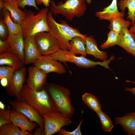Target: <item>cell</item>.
Instances as JSON below:
<instances>
[{"instance_id": "6da1fadb", "label": "cell", "mask_w": 135, "mask_h": 135, "mask_svg": "<svg viewBox=\"0 0 135 135\" xmlns=\"http://www.w3.org/2000/svg\"><path fill=\"white\" fill-rule=\"evenodd\" d=\"M18 101L29 105L42 116L57 112L55 105L45 86L40 91L32 90L26 84L24 85Z\"/></svg>"}, {"instance_id": "7a4b0ae2", "label": "cell", "mask_w": 135, "mask_h": 135, "mask_svg": "<svg viewBox=\"0 0 135 135\" xmlns=\"http://www.w3.org/2000/svg\"><path fill=\"white\" fill-rule=\"evenodd\" d=\"M52 14L50 10L47 16L49 32L58 41L60 49L70 50V41L75 37L80 36L85 40L86 35L81 33L78 29L70 26L65 21L61 20V23H58L54 19Z\"/></svg>"}, {"instance_id": "3957f363", "label": "cell", "mask_w": 135, "mask_h": 135, "mask_svg": "<svg viewBox=\"0 0 135 135\" xmlns=\"http://www.w3.org/2000/svg\"><path fill=\"white\" fill-rule=\"evenodd\" d=\"M24 11L25 16L21 24L24 39L41 32H49L47 19L48 7L42 8L36 14L31 10L25 9Z\"/></svg>"}, {"instance_id": "277c9868", "label": "cell", "mask_w": 135, "mask_h": 135, "mask_svg": "<svg viewBox=\"0 0 135 135\" xmlns=\"http://www.w3.org/2000/svg\"><path fill=\"white\" fill-rule=\"evenodd\" d=\"M45 87L53 101L58 112L70 118L75 110L72 106L69 89L54 83H46Z\"/></svg>"}, {"instance_id": "5b68a950", "label": "cell", "mask_w": 135, "mask_h": 135, "mask_svg": "<svg viewBox=\"0 0 135 135\" xmlns=\"http://www.w3.org/2000/svg\"><path fill=\"white\" fill-rule=\"evenodd\" d=\"M86 0H67L64 2H59L56 4L54 0L50 2V11L54 14H61L72 21L75 17H80L86 10Z\"/></svg>"}, {"instance_id": "8992f818", "label": "cell", "mask_w": 135, "mask_h": 135, "mask_svg": "<svg viewBox=\"0 0 135 135\" xmlns=\"http://www.w3.org/2000/svg\"><path fill=\"white\" fill-rule=\"evenodd\" d=\"M46 56L52 59L64 62L65 64L66 62H69L74 63L79 67L86 68L100 65L106 68L110 69L108 64L111 60H114L113 58L111 56L110 58L105 61L95 62L82 56H76L70 50L60 49L52 54Z\"/></svg>"}, {"instance_id": "52a82bcc", "label": "cell", "mask_w": 135, "mask_h": 135, "mask_svg": "<svg viewBox=\"0 0 135 135\" xmlns=\"http://www.w3.org/2000/svg\"><path fill=\"white\" fill-rule=\"evenodd\" d=\"M34 38L36 46L42 56L52 54L60 49L58 41L49 32L39 33Z\"/></svg>"}, {"instance_id": "ba28073f", "label": "cell", "mask_w": 135, "mask_h": 135, "mask_svg": "<svg viewBox=\"0 0 135 135\" xmlns=\"http://www.w3.org/2000/svg\"><path fill=\"white\" fill-rule=\"evenodd\" d=\"M42 117L45 135L53 134L58 132L63 126L70 124L72 123L70 118L59 112L44 115Z\"/></svg>"}, {"instance_id": "9c48e42d", "label": "cell", "mask_w": 135, "mask_h": 135, "mask_svg": "<svg viewBox=\"0 0 135 135\" xmlns=\"http://www.w3.org/2000/svg\"><path fill=\"white\" fill-rule=\"evenodd\" d=\"M9 104L13 110L20 112L27 116L29 120L37 123L39 126L44 130V124L42 116L36 111L26 102L16 100H8Z\"/></svg>"}, {"instance_id": "30bf717a", "label": "cell", "mask_w": 135, "mask_h": 135, "mask_svg": "<svg viewBox=\"0 0 135 135\" xmlns=\"http://www.w3.org/2000/svg\"><path fill=\"white\" fill-rule=\"evenodd\" d=\"M26 68L24 66H23L19 70H16L12 78L6 87L7 94L15 97L16 100L18 99L20 97L26 80Z\"/></svg>"}, {"instance_id": "8fae6325", "label": "cell", "mask_w": 135, "mask_h": 135, "mask_svg": "<svg viewBox=\"0 0 135 135\" xmlns=\"http://www.w3.org/2000/svg\"><path fill=\"white\" fill-rule=\"evenodd\" d=\"M26 85L30 88L37 91L41 90L47 83V74L35 66H29Z\"/></svg>"}, {"instance_id": "7c38bea8", "label": "cell", "mask_w": 135, "mask_h": 135, "mask_svg": "<svg viewBox=\"0 0 135 135\" xmlns=\"http://www.w3.org/2000/svg\"><path fill=\"white\" fill-rule=\"evenodd\" d=\"M34 66L47 74L52 72L61 74L66 72L64 66L61 62L50 58L46 56H42L33 64Z\"/></svg>"}, {"instance_id": "4fadbf2b", "label": "cell", "mask_w": 135, "mask_h": 135, "mask_svg": "<svg viewBox=\"0 0 135 135\" xmlns=\"http://www.w3.org/2000/svg\"><path fill=\"white\" fill-rule=\"evenodd\" d=\"M6 42L8 51L15 54L24 64V39L22 32L17 34L8 35Z\"/></svg>"}, {"instance_id": "5bb4252c", "label": "cell", "mask_w": 135, "mask_h": 135, "mask_svg": "<svg viewBox=\"0 0 135 135\" xmlns=\"http://www.w3.org/2000/svg\"><path fill=\"white\" fill-rule=\"evenodd\" d=\"M24 64H34L42 55L35 43L34 36H28L24 39Z\"/></svg>"}, {"instance_id": "9a60e30c", "label": "cell", "mask_w": 135, "mask_h": 135, "mask_svg": "<svg viewBox=\"0 0 135 135\" xmlns=\"http://www.w3.org/2000/svg\"><path fill=\"white\" fill-rule=\"evenodd\" d=\"M10 120L12 123L22 131L32 132L36 127H39L37 124L30 121L29 118L22 113L11 109Z\"/></svg>"}, {"instance_id": "2e32d148", "label": "cell", "mask_w": 135, "mask_h": 135, "mask_svg": "<svg viewBox=\"0 0 135 135\" xmlns=\"http://www.w3.org/2000/svg\"><path fill=\"white\" fill-rule=\"evenodd\" d=\"M128 28L123 29L120 33L117 45L135 57V36L129 31Z\"/></svg>"}, {"instance_id": "e0dca14e", "label": "cell", "mask_w": 135, "mask_h": 135, "mask_svg": "<svg viewBox=\"0 0 135 135\" xmlns=\"http://www.w3.org/2000/svg\"><path fill=\"white\" fill-rule=\"evenodd\" d=\"M85 40L87 54L92 55L96 59H100L103 61L107 60V53L105 51L99 50L96 42L93 35L86 36Z\"/></svg>"}, {"instance_id": "ac0fdd59", "label": "cell", "mask_w": 135, "mask_h": 135, "mask_svg": "<svg viewBox=\"0 0 135 135\" xmlns=\"http://www.w3.org/2000/svg\"><path fill=\"white\" fill-rule=\"evenodd\" d=\"M117 0H112L111 4L104 8L102 11L95 13L96 16L100 20H105L109 21L112 18L119 16H124V14L118 10Z\"/></svg>"}, {"instance_id": "d6986e66", "label": "cell", "mask_w": 135, "mask_h": 135, "mask_svg": "<svg viewBox=\"0 0 135 135\" xmlns=\"http://www.w3.org/2000/svg\"><path fill=\"white\" fill-rule=\"evenodd\" d=\"M116 125H120L128 135H135V115L129 112L124 116L115 118Z\"/></svg>"}, {"instance_id": "ffe728a7", "label": "cell", "mask_w": 135, "mask_h": 135, "mask_svg": "<svg viewBox=\"0 0 135 135\" xmlns=\"http://www.w3.org/2000/svg\"><path fill=\"white\" fill-rule=\"evenodd\" d=\"M24 64L20 59L14 54L7 51L0 54V65H7L19 70Z\"/></svg>"}, {"instance_id": "44dd1931", "label": "cell", "mask_w": 135, "mask_h": 135, "mask_svg": "<svg viewBox=\"0 0 135 135\" xmlns=\"http://www.w3.org/2000/svg\"><path fill=\"white\" fill-rule=\"evenodd\" d=\"M4 2V8L8 10L12 20L15 23L21 25L24 18L25 14L19 8L16 1H5Z\"/></svg>"}, {"instance_id": "7402d4cb", "label": "cell", "mask_w": 135, "mask_h": 135, "mask_svg": "<svg viewBox=\"0 0 135 135\" xmlns=\"http://www.w3.org/2000/svg\"><path fill=\"white\" fill-rule=\"evenodd\" d=\"M70 51L74 54L86 56V42L84 38L80 36L74 37L70 41Z\"/></svg>"}, {"instance_id": "603a6c76", "label": "cell", "mask_w": 135, "mask_h": 135, "mask_svg": "<svg viewBox=\"0 0 135 135\" xmlns=\"http://www.w3.org/2000/svg\"><path fill=\"white\" fill-rule=\"evenodd\" d=\"M2 15L8 30V35L17 34L22 32L21 25L14 22L12 20L10 12L4 8L2 10Z\"/></svg>"}, {"instance_id": "cb8c5ba5", "label": "cell", "mask_w": 135, "mask_h": 135, "mask_svg": "<svg viewBox=\"0 0 135 135\" xmlns=\"http://www.w3.org/2000/svg\"><path fill=\"white\" fill-rule=\"evenodd\" d=\"M124 16H119L111 19L108 28L120 34L123 29L128 28L131 25L132 22L129 20H125Z\"/></svg>"}, {"instance_id": "d4e9b609", "label": "cell", "mask_w": 135, "mask_h": 135, "mask_svg": "<svg viewBox=\"0 0 135 135\" xmlns=\"http://www.w3.org/2000/svg\"><path fill=\"white\" fill-rule=\"evenodd\" d=\"M118 5L120 12L124 14L126 8H127L126 19L130 20L132 24L134 23L135 21V0H120Z\"/></svg>"}, {"instance_id": "484cf974", "label": "cell", "mask_w": 135, "mask_h": 135, "mask_svg": "<svg viewBox=\"0 0 135 135\" xmlns=\"http://www.w3.org/2000/svg\"><path fill=\"white\" fill-rule=\"evenodd\" d=\"M0 135H33V133L23 131L12 123L0 126Z\"/></svg>"}, {"instance_id": "4316f807", "label": "cell", "mask_w": 135, "mask_h": 135, "mask_svg": "<svg viewBox=\"0 0 135 135\" xmlns=\"http://www.w3.org/2000/svg\"><path fill=\"white\" fill-rule=\"evenodd\" d=\"M82 99L89 108L95 112L101 109L102 105L95 96L86 92L82 95Z\"/></svg>"}, {"instance_id": "83f0119b", "label": "cell", "mask_w": 135, "mask_h": 135, "mask_svg": "<svg viewBox=\"0 0 135 135\" xmlns=\"http://www.w3.org/2000/svg\"><path fill=\"white\" fill-rule=\"evenodd\" d=\"M96 112L99 117L103 130L106 132L111 131L114 126L110 118L101 109Z\"/></svg>"}, {"instance_id": "f1b7e54d", "label": "cell", "mask_w": 135, "mask_h": 135, "mask_svg": "<svg viewBox=\"0 0 135 135\" xmlns=\"http://www.w3.org/2000/svg\"><path fill=\"white\" fill-rule=\"evenodd\" d=\"M107 39L100 46L101 48L104 49L108 48L115 45L118 42L120 34L113 30H110L107 34Z\"/></svg>"}, {"instance_id": "f546056e", "label": "cell", "mask_w": 135, "mask_h": 135, "mask_svg": "<svg viewBox=\"0 0 135 135\" xmlns=\"http://www.w3.org/2000/svg\"><path fill=\"white\" fill-rule=\"evenodd\" d=\"M10 105H8L6 109H0V126L6 124L12 123L10 120L11 109Z\"/></svg>"}, {"instance_id": "4dcf8cb0", "label": "cell", "mask_w": 135, "mask_h": 135, "mask_svg": "<svg viewBox=\"0 0 135 135\" xmlns=\"http://www.w3.org/2000/svg\"><path fill=\"white\" fill-rule=\"evenodd\" d=\"M15 70L14 68L10 66H0V79L6 78L9 82L12 78Z\"/></svg>"}, {"instance_id": "1f68e13d", "label": "cell", "mask_w": 135, "mask_h": 135, "mask_svg": "<svg viewBox=\"0 0 135 135\" xmlns=\"http://www.w3.org/2000/svg\"><path fill=\"white\" fill-rule=\"evenodd\" d=\"M83 120L82 119L79 123L78 127L74 131L70 132L68 131L64 128H61L58 132L59 135H81L82 134L80 128L82 123Z\"/></svg>"}, {"instance_id": "d6a6232c", "label": "cell", "mask_w": 135, "mask_h": 135, "mask_svg": "<svg viewBox=\"0 0 135 135\" xmlns=\"http://www.w3.org/2000/svg\"><path fill=\"white\" fill-rule=\"evenodd\" d=\"M16 1L19 8L24 10L25 6H32L37 10H40L36 5V0H16Z\"/></svg>"}, {"instance_id": "836d02e7", "label": "cell", "mask_w": 135, "mask_h": 135, "mask_svg": "<svg viewBox=\"0 0 135 135\" xmlns=\"http://www.w3.org/2000/svg\"><path fill=\"white\" fill-rule=\"evenodd\" d=\"M9 32L8 27L3 20L0 22V37L3 40L6 41L8 36Z\"/></svg>"}, {"instance_id": "e575fe53", "label": "cell", "mask_w": 135, "mask_h": 135, "mask_svg": "<svg viewBox=\"0 0 135 135\" xmlns=\"http://www.w3.org/2000/svg\"><path fill=\"white\" fill-rule=\"evenodd\" d=\"M8 46L6 41L0 39V54L8 51Z\"/></svg>"}, {"instance_id": "d590c367", "label": "cell", "mask_w": 135, "mask_h": 135, "mask_svg": "<svg viewBox=\"0 0 135 135\" xmlns=\"http://www.w3.org/2000/svg\"><path fill=\"white\" fill-rule=\"evenodd\" d=\"M36 2L38 4H43L45 7H48L50 5V0H36Z\"/></svg>"}, {"instance_id": "8d00e7d4", "label": "cell", "mask_w": 135, "mask_h": 135, "mask_svg": "<svg viewBox=\"0 0 135 135\" xmlns=\"http://www.w3.org/2000/svg\"><path fill=\"white\" fill-rule=\"evenodd\" d=\"M45 135L44 130L42 129L40 126L36 128L33 135Z\"/></svg>"}, {"instance_id": "74e56055", "label": "cell", "mask_w": 135, "mask_h": 135, "mask_svg": "<svg viewBox=\"0 0 135 135\" xmlns=\"http://www.w3.org/2000/svg\"><path fill=\"white\" fill-rule=\"evenodd\" d=\"M9 82L6 78H3L0 79V83L2 86L6 87L8 85Z\"/></svg>"}, {"instance_id": "f35d334b", "label": "cell", "mask_w": 135, "mask_h": 135, "mask_svg": "<svg viewBox=\"0 0 135 135\" xmlns=\"http://www.w3.org/2000/svg\"><path fill=\"white\" fill-rule=\"evenodd\" d=\"M130 82L135 84V82H132L131 81ZM125 90L126 91L131 92L133 95H134L135 94V87L132 88H125Z\"/></svg>"}, {"instance_id": "ab89813d", "label": "cell", "mask_w": 135, "mask_h": 135, "mask_svg": "<svg viewBox=\"0 0 135 135\" xmlns=\"http://www.w3.org/2000/svg\"><path fill=\"white\" fill-rule=\"evenodd\" d=\"M129 31L135 36V21L131 24L129 30Z\"/></svg>"}, {"instance_id": "60d3db41", "label": "cell", "mask_w": 135, "mask_h": 135, "mask_svg": "<svg viewBox=\"0 0 135 135\" xmlns=\"http://www.w3.org/2000/svg\"><path fill=\"white\" fill-rule=\"evenodd\" d=\"M4 8V2L2 0H0V9L2 10Z\"/></svg>"}, {"instance_id": "b9f144b4", "label": "cell", "mask_w": 135, "mask_h": 135, "mask_svg": "<svg viewBox=\"0 0 135 135\" xmlns=\"http://www.w3.org/2000/svg\"><path fill=\"white\" fill-rule=\"evenodd\" d=\"M5 108V105L2 102H0V109H4Z\"/></svg>"}, {"instance_id": "7bdbcfd3", "label": "cell", "mask_w": 135, "mask_h": 135, "mask_svg": "<svg viewBox=\"0 0 135 135\" xmlns=\"http://www.w3.org/2000/svg\"><path fill=\"white\" fill-rule=\"evenodd\" d=\"M86 3L88 4H90L92 2V0H86Z\"/></svg>"}, {"instance_id": "ee69618b", "label": "cell", "mask_w": 135, "mask_h": 135, "mask_svg": "<svg viewBox=\"0 0 135 135\" xmlns=\"http://www.w3.org/2000/svg\"><path fill=\"white\" fill-rule=\"evenodd\" d=\"M4 1H10L15 2L16 1V0H2Z\"/></svg>"}, {"instance_id": "f6af8a7d", "label": "cell", "mask_w": 135, "mask_h": 135, "mask_svg": "<svg viewBox=\"0 0 135 135\" xmlns=\"http://www.w3.org/2000/svg\"><path fill=\"white\" fill-rule=\"evenodd\" d=\"M132 114H134V115H135V112H132Z\"/></svg>"}]
</instances>
